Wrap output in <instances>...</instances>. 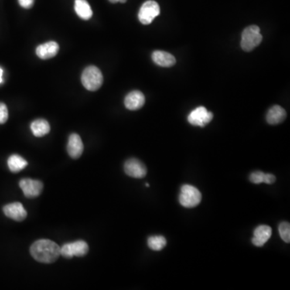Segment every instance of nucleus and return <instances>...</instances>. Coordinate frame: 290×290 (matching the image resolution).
Listing matches in <instances>:
<instances>
[{
    "instance_id": "nucleus-1",
    "label": "nucleus",
    "mask_w": 290,
    "mask_h": 290,
    "mask_svg": "<svg viewBox=\"0 0 290 290\" xmlns=\"http://www.w3.org/2000/svg\"><path fill=\"white\" fill-rule=\"evenodd\" d=\"M30 253L38 262L52 264L61 256L60 247L51 240H40L32 243Z\"/></svg>"
},
{
    "instance_id": "nucleus-2",
    "label": "nucleus",
    "mask_w": 290,
    "mask_h": 290,
    "mask_svg": "<svg viewBox=\"0 0 290 290\" xmlns=\"http://www.w3.org/2000/svg\"><path fill=\"white\" fill-rule=\"evenodd\" d=\"M82 83L86 90L95 91L101 87L103 83V76L101 70L94 66H90L83 70Z\"/></svg>"
},
{
    "instance_id": "nucleus-3",
    "label": "nucleus",
    "mask_w": 290,
    "mask_h": 290,
    "mask_svg": "<svg viewBox=\"0 0 290 290\" xmlns=\"http://www.w3.org/2000/svg\"><path fill=\"white\" fill-rule=\"evenodd\" d=\"M262 39L263 36L260 33V28L257 25H252L243 30L240 45L243 50L251 52L261 43Z\"/></svg>"
},
{
    "instance_id": "nucleus-15",
    "label": "nucleus",
    "mask_w": 290,
    "mask_h": 290,
    "mask_svg": "<svg viewBox=\"0 0 290 290\" xmlns=\"http://www.w3.org/2000/svg\"><path fill=\"white\" fill-rule=\"evenodd\" d=\"M152 58L154 63L161 67H171L176 64V58L174 57L173 55L165 51H154Z\"/></svg>"
},
{
    "instance_id": "nucleus-20",
    "label": "nucleus",
    "mask_w": 290,
    "mask_h": 290,
    "mask_svg": "<svg viewBox=\"0 0 290 290\" xmlns=\"http://www.w3.org/2000/svg\"><path fill=\"white\" fill-rule=\"evenodd\" d=\"M166 239L162 236H150L148 239V245L153 251H161L166 246Z\"/></svg>"
},
{
    "instance_id": "nucleus-24",
    "label": "nucleus",
    "mask_w": 290,
    "mask_h": 290,
    "mask_svg": "<svg viewBox=\"0 0 290 290\" xmlns=\"http://www.w3.org/2000/svg\"><path fill=\"white\" fill-rule=\"evenodd\" d=\"M20 5L25 9H29L33 6L35 0H18Z\"/></svg>"
},
{
    "instance_id": "nucleus-11",
    "label": "nucleus",
    "mask_w": 290,
    "mask_h": 290,
    "mask_svg": "<svg viewBox=\"0 0 290 290\" xmlns=\"http://www.w3.org/2000/svg\"><path fill=\"white\" fill-rule=\"evenodd\" d=\"M84 150L82 139L76 133H73L69 136L67 144V152L69 157L73 159H78L80 158Z\"/></svg>"
},
{
    "instance_id": "nucleus-5",
    "label": "nucleus",
    "mask_w": 290,
    "mask_h": 290,
    "mask_svg": "<svg viewBox=\"0 0 290 290\" xmlns=\"http://www.w3.org/2000/svg\"><path fill=\"white\" fill-rule=\"evenodd\" d=\"M88 251V244L83 240H78L73 243H65L62 247H60L61 256L67 259H70L73 257H84L87 254Z\"/></svg>"
},
{
    "instance_id": "nucleus-25",
    "label": "nucleus",
    "mask_w": 290,
    "mask_h": 290,
    "mask_svg": "<svg viewBox=\"0 0 290 290\" xmlns=\"http://www.w3.org/2000/svg\"><path fill=\"white\" fill-rule=\"evenodd\" d=\"M276 177L273 174L265 173L264 174V183L266 184H273L275 182Z\"/></svg>"
},
{
    "instance_id": "nucleus-18",
    "label": "nucleus",
    "mask_w": 290,
    "mask_h": 290,
    "mask_svg": "<svg viewBox=\"0 0 290 290\" xmlns=\"http://www.w3.org/2000/svg\"><path fill=\"white\" fill-rule=\"evenodd\" d=\"M74 10L81 19L88 21L93 15L90 4L86 0H75Z\"/></svg>"
},
{
    "instance_id": "nucleus-8",
    "label": "nucleus",
    "mask_w": 290,
    "mask_h": 290,
    "mask_svg": "<svg viewBox=\"0 0 290 290\" xmlns=\"http://www.w3.org/2000/svg\"><path fill=\"white\" fill-rule=\"evenodd\" d=\"M213 119V113L208 111L206 107H199L191 111L188 115V121L194 126L203 127Z\"/></svg>"
},
{
    "instance_id": "nucleus-13",
    "label": "nucleus",
    "mask_w": 290,
    "mask_h": 290,
    "mask_svg": "<svg viewBox=\"0 0 290 290\" xmlns=\"http://www.w3.org/2000/svg\"><path fill=\"white\" fill-rule=\"evenodd\" d=\"M272 236V228L267 225H260L254 230V236H253V244L257 247H262L265 244L266 242L269 240Z\"/></svg>"
},
{
    "instance_id": "nucleus-7",
    "label": "nucleus",
    "mask_w": 290,
    "mask_h": 290,
    "mask_svg": "<svg viewBox=\"0 0 290 290\" xmlns=\"http://www.w3.org/2000/svg\"><path fill=\"white\" fill-rule=\"evenodd\" d=\"M20 187L26 198L34 199L42 195L44 185L43 183L38 180L24 178L20 182Z\"/></svg>"
},
{
    "instance_id": "nucleus-6",
    "label": "nucleus",
    "mask_w": 290,
    "mask_h": 290,
    "mask_svg": "<svg viewBox=\"0 0 290 290\" xmlns=\"http://www.w3.org/2000/svg\"><path fill=\"white\" fill-rule=\"evenodd\" d=\"M161 12L160 6L153 0H148L144 3L139 11V21L144 25H150L156 17L158 16Z\"/></svg>"
},
{
    "instance_id": "nucleus-4",
    "label": "nucleus",
    "mask_w": 290,
    "mask_h": 290,
    "mask_svg": "<svg viewBox=\"0 0 290 290\" xmlns=\"http://www.w3.org/2000/svg\"><path fill=\"white\" fill-rule=\"evenodd\" d=\"M202 201V194L196 187L190 185H182L179 195V202L185 208H193Z\"/></svg>"
},
{
    "instance_id": "nucleus-23",
    "label": "nucleus",
    "mask_w": 290,
    "mask_h": 290,
    "mask_svg": "<svg viewBox=\"0 0 290 290\" xmlns=\"http://www.w3.org/2000/svg\"><path fill=\"white\" fill-rule=\"evenodd\" d=\"M8 120V110L4 103H0V124H5Z\"/></svg>"
},
{
    "instance_id": "nucleus-16",
    "label": "nucleus",
    "mask_w": 290,
    "mask_h": 290,
    "mask_svg": "<svg viewBox=\"0 0 290 290\" xmlns=\"http://www.w3.org/2000/svg\"><path fill=\"white\" fill-rule=\"evenodd\" d=\"M285 118H286V111L285 109L278 105L272 107L266 115V120L271 125L281 124Z\"/></svg>"
},
{
    "instance_id": "nucleus-19",
    "label": "nucleus",
    "mask_w": 290,
    "mask_h": 290,
    "mask_svg": "<svg viewBox=\"0 0 290 290\" xmlns=\"http://www.w3.org/2000/svg\"><path fill=\"white\" fill-rule=\"evenodd\" d=\"M8 165L11 172H21V170L25 169L28 166V161L25 158H22L21 156L14 154L8 158Z\"/></svg>"
},
{
    "instance_id": "nucleus-17",
    "label": "nucleus",
    "mask_w": 290,
    "mask_h": 290,
    "mask_svg": "<svg viewBox=\"0 0 290 290\" xmlns=\"http://www.w3.org/2000/svg\"><path fill=\"white\" fill-rule=\"evenodd\" d=\"M32 134L36 137H43L50 131V125L47 120L38 119L31 124Z\"/></svg>"
},
{
    "instance_id": "nucleus-27",
    "label": "nucleus",
    "mask_w": 290,
    "mask_h": 290,
    "mask_svg": "<svg viewBox=\"0 0 290 290\" xmlns=\"http://www.w3.org/2000/svg\"><path fill=\"white\" fill-rule=\"evenodd\" d=\"M3 74H4V71L3 69L0 68V84L3 83Z\"/></svg>"
},
{
    "instance_id": "nucleus-14",
    "label": "nucleus",
    "mask_w": 290,
    "mask_h": 290,
    "mask_svg": "<svg viewBox=\"0 0 290 290\" xmlns=\"http://www.w3.org/2000/svg\"><path fill=\"white\" fill-rule=\"evenodd\" d=\"M59 45L56 42H49L41 45L36 48V53L41 59L48 60L57 54Z\"/></svg>"
},
{
    "instance_id": "nucleus-12",
    "label": "nucleus",
    "mask_w": 290,
    "mask_h": 290,
    "mask_svg": "<svg viewBox=\"0 0 290 290\" xmlns=\"http://www.w3.org/2000/svg\"><path fill=\"white\" fill-rule=\"evenodd\" d=\"M145 103V97L142 92L134 90L130 92L124 100V105L126 108L130 111H137L141 109Z\"/></svg>"
},
{
    "instance_id": "nucleus-21",
    "label": "nucleus",
    "mask_w": 290,
    "mask_h": 290,
    "mask_svg": "<svg viewBox=\"0 0 290 290\" xmlns=\"http://www.w3.org/2000/svg\"><path fill=\"white\" fill-rule=\"evenodd\" d=\"M279 234L285 243H289L290 241V225L287 222H283L279 225L278 227Z\"/></svg>"
},
{
    "instance_id": "nucleus-22",
    "label": "nucleus",
    "mask_w": 290,
    "mask_h": 290,
    "mask_svg": "<svg viewBox=\"0 0 290 290\" xmlns=\"http://www.w3.org/2000/svg\"><path fill=\"white\" fill-rule=\"evenodd\" d=\"M264 172L261 171H256V172H252L251 175L249 177V179L253 183L261 184L264 181Z\"/></svg>"
},
{
    "instance_id": "nucleus-28",
    "label": "nucleus",
    "mask_w": 290,
    "mask_h": 290,
    "mask_svg": "<svg viewBox=\"0 0 290 290\" xmlns=\"http://www.w3.org/2000/svg\"><path fill=\"white\" fill-rule=\"evenodd\" d=\"M146 186H147V187H148V186H149V185H148V183H146Z\"/></svg>"
},
{
    "instance_id": "nucleus-26",
    "label": "nucleus",
    "mask_w": 290,
    "mask_h": 290,
    "mask_svg": "<svg viewBox=\"0 0 290 290\" xmlns=\"http://www.w3.org/2000/svg\"><path fill=\"white\" fill-rule=\"evenodd\" d=\"M110 2L112 3V4H116V3H122V4H124V3L127 2V0H109Z\"/></svg>"
},
{
    "instance_id": "nucleus-10",
    "label": "nucleus",
    "mask_w": 290,
    "mask_h": 290,
    "mask_svg": "<svg viewBox=\"0 0 290 290\" xmlns=\"http://www.w3.org/2000/svg\"><path fill=\"white\" fill-rule=\"evenodd\" d=\"M4 215L15 221L22 222L26 219L28 213L21 202H13L4 206Z\"/></svg>"
},
{
    "instance_id": "nucleus-9",
    "label": "nucleus",
    "mask_w": 290,
    "mask_h": 290,
    "mask_svg": "<svg viewBox=\"0 0 290 290\" xmlns=\"http://www.w3.org/2000/svg\"><path fill=\"white\" fill-rule=\"evenodd\" d=\"M124 172L131 178H143L146 176L147 169L141 161L131 158L124 164Z\"/></svg>"
}]
</instances>
